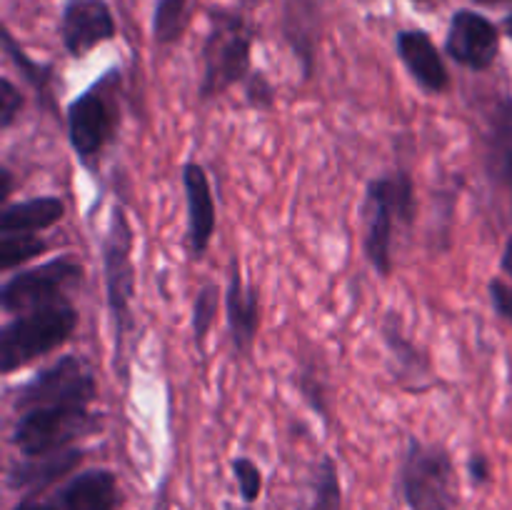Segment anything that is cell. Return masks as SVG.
<instances>
[{"label": "cell", "mask_w": 512, "mask_h": 510, "mask_svg": "<svg viewBox=\"0 0 512 510\" xmlns=\"http://www.w3.org/2000/svg\"><path fill=\"white\" fill-rule=\"evenodd\" d=\"M415 188L408 173L370 180L363 200V250L380 275L393 270L395 225H410L415 218Z\"/></svg>", "instance_id": "1"}, {"label": "cell", "mask_w": 512, "mask_h": 510, "mask_svg": "<svg viewBox=\"0 0 512 510\" xmlns=\"http://www.w3.org/2000/svg\"><path fill=\"white\" fill-rule=\"evenodd\" d=\"M75 328H78V310L68 300L15 315L0 330V370L10 375L38 360L40 355L53 353L55 348L68 343Z\"/></svg>", "instance_id": "2"}, {"label": "cell", "mask_w": 512, "mask_h": 510, "mask_svg": "<svg viewBox=\"0 0 512 510\" xmlns=\"http://www.w3.org/2000/svg\"><path fill=\"white\" fill-rule=\"evenodd\" d=\"M400 493L410 510L458 508L455 465L448 450L410 440L400 463Z\"/></svg>", "instance_id": "3"}, {"label": "cell", "mask_w": 512, "mask_h": 510, "mask_svg": "<svg viewBox=\"0 0 512 510\" xmlns=\"http://www.w3.org/2000/svg\"><path fill=\"white\" fill-rule=\"evenodd\" d=\"M103 275H105V295H108V308L115 325V350L118 358H125V338L133 330V315L130 303L135 293V270H133V228L128 223V215L120 205L110 210V223L103 235Z\"/></svg>", "instance_id": "4"}, {"label": "cell", "mask_w": 512, "mask_h": 510, "mask_svg": "<svg viewBox=\"0 0 512 510\" xmlns=\"http://www.w3.org/2000/svg\"><path fill=\"white\" fill-rule=\"evenodd\" d=\"M250 30L235 13H213L210 35L203 45V80L200 98L213 100L250 73Z\"/></svg>", "instance_id": "5"}, {"label": "cell", "mask_w": 512, "mask_h": 510, "mask_svg": "<svg viewBox=\"0 0 512 510\" xmlns=\"http://www.w3.org/2000/svg\"><path fill=\"white\" fill-rule=\"evenodd\" d=\"M95 428V418L88 405L65 403L43 405L18 413L13 430V443L25 458H40L68 450L70 443L83 438Z\"/></svg>", "instance_id": "6"}, {"label": "cell", "mask_w": 512, "mask_h": 510, "mask_svg": "<svg viewBox=\"0 0 512 510\" xmlns=\"http://www.w3.org/2000/svg\"><path fill=\"white\" fill-rule=\"evenodd\" d=\"M115 85L118 73H108L68 105V138L80 163L93 165L113 140L120 115Z\"/></svg>", "instance_id": "7"}, {"label": "cell", "mask_w": 512, "mask_h": 510, "mask_svg": "<svg viewBox=\"0 0 512 510\" xmlns=\"http://www.w3.org/2000/svg\"><path fill=\"white\" fill-rule=\"evenodd\" d=\"M98 393V383L85 363L78 355H65L50 368L35 373L28 383L15 390V413H25L30 408H43V405H65V403H83L90 405Z\"/></svg>", "instance_id": "8"}, {"label": "cell", "mask_w": 512, "mask_h": 510, "mask_svg": "<svg viewBox=\"0 0 512 510\" xmlns=\"http://www.w3.org/2000/svg\"><path fill=\"white\" fill-rule=\"evenodd\" d=\"M83 280V265L70 258H55L35 268L20 270L0 288V308L5 315H23L40 305L65 300L68 285Z\"/></svg>", "instance_id": "9"}, {"label": "cell", "mask_w": 512, "mask_h": 510, "mask_svg": "<svg viewBox=\"0 0 512 510\" xmlns=\"http://www.w3.org/2000/svg\"><path fill=\"white\" fill-rule=\"evenodd\" d=\"M118 480L110 470H85L55 493L28 495L13 510H115L118 508Z\"/></svg>", "instance_id": "10"}, {"label": "cell", "mask_w": 512, "mask_h": 510, "mask_svg": "<svg viewBox=\"0 0 512 510\" xmlns=\"http://www.w3.org/2000/svg\"><path fill=\"white\" fill-rule=\"evenodd\" d=\"M498 48V28L485 15L473 13V10H458L453 15L448 38H445V53L455 63L470 70H488L498 58Z\"/></svg>", "instance_id": "11"}, {"label": "cell", "mask_w": 512, "mask_h": 510, "mask_svg": "<svg viewBox=\"0 0 512 510\" xmlns=\"http://www.w3.org/2000/svg\"><path fill=\"white\" fill-rule=\"evenodd\" d=\"M113 35L115 20L103 0H68L60 18V38L73 58H83Z\"/></svg>", "instance_id": "12"}, {"label": "cell", "mask_w": 512, "mask_h": 510, "mask_svg": "<svg viewBox=\"0 0 512 510\" xmlns=\"http://www.w3.org/2000/svg\"><path fill=\"white\" fill-rule=\"evenodd\" d=\"M183 190L188 203V243L195 258H200L215 233V200L203 165H183Z\"/></svg>", "instance_id": "13"}, {"label": "cell", "mask_w": 512, "mask_h": 510, "mask_svg": "<svg viewBox=\"0 0 512 510\" xmlns=\"http://www.w3.org/2000/svg\"><path fill=\"white\" fill-rule=\"evenodd\" d=\"M398 55L423 90L440 95L450 88V73L445 68V60L428 33L423 30L398 33Z\"/></svg>", "instance_id": "14"}, {"label": "cell", "mask_w": 512, "mask_h": 510, "mask_svg": "<svg viewBox=\"0 0 512 510\" xmlns=\"http://www.w3.org/2000/svg\"><path fill=\"white\" fill-rule=\"evenodd\" d=\"M225 313H228V328L233 333L235 348L248 353L260 328V295L253 285L245 283L238 265H233L230 285L225 290Z\"/></svg>", "instance_id": "15"}, {"label": "cell", "mask_w": 512, "mask_h": 510, "mask_svg": "<svg viewBox=\"0 0 512 510\" xmlns=\"http://www.w3.org/2000/svg\"><path fill=\"white\" fill-rule=\"evenodd\" d=\"M83 460V450H60L53 455H40V458H28L25 463H15L8 473V485L15 490H33L38 493L45 485L55 483L58 478L68 475L70 470L78 468Z\"/></svg>", "instance_id": "16"}, {"label": "cell", "mask_w": 512, "mask_h": 510, "mask_svg": "<svg viewBox=\"0 0 512 510\" xmlns=\"http://www.w3.org/2000/svg\"><path fill=\"white\" fill-rule=\"evenodd\" d=\"M65 215V203L55 195L23 200V203L5 205L0 213V235L13 233H40L53 228Z\"/></svg>", "instance_id": "17"}, {"label": "cell", "mask_w": 512, "mask_h": 510, "mask_svg": "<svg viewBox=\"0 0 512 510\" xmlns=\"http://www.w3.org/2000/svg\"><path fill=\"white\" fill-rule=\"evenodd\" d=\"M383 340L388 345V350L393 353L395 365H398V373L405 383L413 380V388H428L430 380H433V368H430V360L420 353L418 345L413 340L405 338L403 325L395 318V313H390L383 323Z\"/></svg>", "instance_id": "18"}, {"label": "cell", "mask_w": 512, "mask_h": 510, "mask_svg": "<svg viewBox=\"0 0 512 510\" xmlns=\"http://www.w3.org/2000/svg\"><path fill=\"white\" fill-rule=\"evenodd\" d=\"M488 168L493 178L512 188V103L500 105L488 135Z\"/></svg>", "instance_id": "19"}, {"label": "cell", "mask_w": 512, "mask_h": 510, "mask_svg": "<svg viewBox=\"0 0 512 510\" xmlns=\"http://www.w3.org/2000/svg\"><path fill=\"white\" fill-rule=\"evenodd\" d=\"M190 3L193 0H158L153 15V35L158 43L170 45L183 38L190 20Z\"/></svg>", "instance_id": "20"}, {"label": "cell", "mask_w": 512, "mask_h": 510, "mask_svg": "<svg viewBox=\"0 0 512 510\" xmlns=\"http://www.w3.org/2000/svg\"><path fill=\"white\" fill-rule=\"evenodd\" d=\"M48 250L40 235L33 233H13V235H0V268L10 273L18 265L28 263V260L38 258Z\"/></svg>", "instance_id": "21"}, {"label": "cell", "mask_w": 512, "mask_h": 510, "mask_svg": "<svg viewBox=\"0 0 512 510\" xmlns=\"http://www.w3.org/2000/svg\"><path fill=\"white\" fill-rule=\"evenodd\" d=\"M310 510H343V490H340L338 468L333 458H323L315 475V498Z\"/></svg>", "instance_id": "22"}, {"label": "cell", "mask_w": 512, "mask_h": 510, "mask_svg": "<svg viewBox=\"0 0 512 510\" xmlns=\"http://www.w3.org/2000/svg\"><path fill=\"white\" fill-rule=\"evenodd\" d=\"M220 308V288L218 285L208 283L198 290L193 303V335H195V345L203 348L205 340H208L210 328L215 323V315H218Z\"/></svg>", "instance_id": "23"}, {"label": "cell", "mask_w": 512, "mask_h": 510, "mask_svg": "<svg viewBox=\"0 0 512 510\" xmlns=\"http://www.w3.org/2000/svg\"><path fill=\"white\" fill-rule=\"evenodd\" d=\"M233 473L238 480L240 495L248 505H253L260 498V490H263V473H260L258 465L250 458H235L233 460Z\"/></svg>", "instance_id": "24"}, {"label": "cell", "mask_w": 512, "mask_h": 510, "mask_svg": "<svg viewBox=\"0 0 512 510\" xmlns=\"http://www.w3.org/2000/svg\"><path fill=\"white\" fill-rule=\"evenodd\" d=\"M3 43H5V50L10 53V58L15 60V65H18V68H23L25 78H28L30 83L38 85V90H45V83H48L50 75H43V73H48V68H43V65H38V63H30V60L25 58L23 50L13 43V38H10L8 33L3 35Z\"/></svg>", "instance_id": "25"}, {"label": "cell", "mask_w": 512, "mask_h": 510, "mask_svg": "<svg viewBox=\"0 0 512 510\" xmlns=\"http://www.w3.org/2000/svg\"><path fill=\"white\" fill-rule=\"evenodd\" d=\"M20 108H23V95L8 78H3L0 80V128L8 130Z\"/></svg>", "instance_id": "26"}, {"label": "cell", "mask_w": 512, "mask_h": 510, "mask_svg": "<svg viewBox=\"0 0 512 510\" xmlns=\"http://www.w3.org/2000/svg\"><path fill=\"white\" fill-rule=\"evenodd\" d=\"M245 95H248V103L255 108H270L273 105V85L268 83L263 73H253L245 80Z\"/></svg>", "instance_id": "27"}, {"label": "cell", "mask_w": 512, "mask_h": 510, "mask_svg": "<svg viewBox=\"0 0 512 510\" xmlns=\"http://www.w3.org/2000/svg\"><path fill=\"white\" fill-rule=\"evenodd\" d=\"M490 300L495 313L512 325V283H505L503 278L490 280Z\"/></svg>", "instance_id": "28"}, {"label": "cell", "mask_w": 512, "mask_h": 510, "mask_svg": "<svg viewBox=\"0 0 512 510\" xmlns=\"http://www.w3.org/2000/svg\"><path fill=\"white\" fill-rule=\"evenodd\" d=\"M468 468H470V475H473L475 483H488V480H490V463H488V458H485V455L475 453L473 458H470Z\"/></svg>", "instance_id": "29"}, {"label": "cell", "mask_w": 512, "mask_h": 510, "mask_svg": "<svg viewBox=\"0 0 512 510\" xmlns=\"http://www.w3.org/2000/svg\"><path fill=\"white\" fill-rule=\"evenodd\" d=\"M500 270H503L505 275H510V278H512V235H510L508 243H505V248H503V258H500Z\"/></svg>", "instance_id": "30"}, {"label": "cell", "mask_w": 512, "mask_h": 510, "mask_svg": "<svg viewBox=\"0 0 512 510\" xmlns=\"http://www.w3.org/2000/svg\"><path fill=\"white\" fill-rule=\"evenodd\" d=\"M0 178H3V190H0V195H3V198H8V195H10V180H13V175H10L8 170L3 168V175H0Z\"/></svg>", "instance_id": "31"}, {"label": "cell", "mask_w": 512, "mask_h": 510, "mask_svg": "<svg viewBox=\"0 0 512 510\" xmlns=\"http://www.w3.org/2000/svg\"><path fill=\"white\" fill-rule=\"evenodd\" d=\"M505 33H508L510 35V38H512V15H508V18H505Z\"/></svg>", "instance_id": "32"}, {"label": "cell", "mask_w": 512, "mask_h": 510, "mask_svg": "<svg viewBox=\"0 0 512 510\" xmlns=\"http://www.w3.org/2000/svg\"><path fill=\"white\" fill-rule=\"evenodd\" d=\"M225 510H238V508H233V505H225Z\"/></svg>", "instance_id": "33"}, {"label": "cell", "mask_w": 512, "mask_h": 510, "mask_svg": "<svg viewBox=\"0 0 512 510\" xmlns=\"http://www.w3.org/2000/svg\"><path fill=\"white\" fill-rule=\"evenodd\" d=\"M483 3H498V0H483Z\"/></svg>", "instance_id": "34"}]
</instances>
